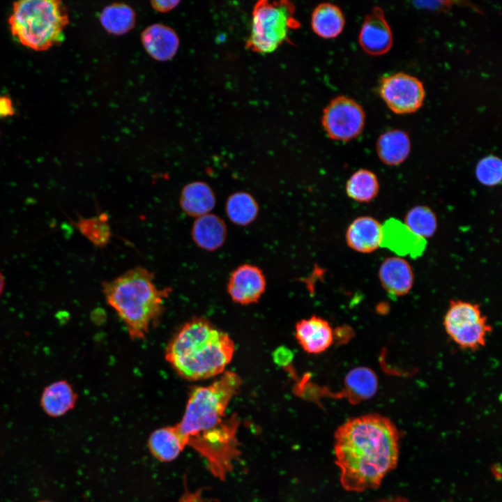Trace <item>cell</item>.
<instances>
[{
	"label": "cell",
	"instance_id": "6da1fadb",
	"mask_svg": "<svg viewBox=\"0 0 502 502\" xmlns=\"http://www.w3.org/2000/svg\"><path fill=\"white\" fill-rule=\"evenodd\" d=\"M334 451L344 489H375L397 466L400 433L388 418L378 413L350 418L335 433Z\"/></svg>",
	"mask_w": 502,
	"mask_h": 502
},
{
	"label": "cell",
	"instance_id": "7a4b0ae2",
	"mask_svg": "<svg viewBox=\"0 0 502 502\" xmlns=\"http://www.w3.org/2000/svg\"><path fill=\"white\" fill-rule=\"evenodd\" d=\"M241 385L236 373L225 371L211 384L196 387L190 393L176 427L186 446L194 448L206 462H222L238 452V420L234 415L227 418L225 411Z\"/></svg>",
	"mask_w": 502,
	"mask_h": 502
},
{
	"label": "cell",
	"instance_id": "3957f363",
	"mask_svg": "<svg viewBox=\"0 0 502 502\" xmlns=\"http://www.w3.org/2000/svg\"><path fill=\"white\" fill-rule=\"evenodd\" d=\"M235 351L233 340L208 319L192 318L173 335L165 358L173 370L189 381L222 374Z\"/></svg>",
	"mask_w": 502,
	"mask_h": 502
},
{
	"label": "cell",
	"instance_id": "277c9868",
	"mask_svg": "<svg viewBox=\"0 0 502 502\" xmlns=\"http://www.w3.org/2000/svg\"><path fill=\"white\" fill-rule=\"evenodd\" d=\"M107 304L124 323L134 340H144L161 317L172 289L159 288L153 273L144 267L129 269L102 283Z\"/></svg>",
	"mask_w": 502,
	"mask_h": 502
},
{
	"label": "cell",
	"instance_id": "5b68a950",
	"mask_svg": "<svg viewBox=\"0 0 502 502\" xmlns=\"http://www.w3.org/2000/svg\"><path fill=\"white\" fill-rule=\"evenodd\" d=\"M69 22L66 6L57 0H22L13 3L8 24L24 46L47 50L61 42Z\"/></svg>",
	"mask_w": 502,
	"mask_h": 502
},
{
	"label": "cell",
	"instance_id": "8992f818",
	"mask_svg": "<svg viewBox=\"0 0 502 502\" xmlns=\"http://www.w3.org/2000/svg\"><path fill=\"white\" fill-rule=\"evenodd\" d=\"M296 8L289 1H259L252 13L251 31L245 47L257 53L276 50L289 39L290 32L300 26Z\"/></svg>",
	"mask_w": 502,
	"mask_h": 502
},
{
	"label": "cell",
	"instance_id": "52a82bcc",
	"mask_svg": "<svg viewBox=\"0 0 502 502\" xmlns=\"http://www.w3.org/2000/svg\"><path fill=\"white\" fill-rule=\"evenodd\" d=\"M447 334L462 349L476 350L485 344L492 327L482 315L479 305L460 300H452L444 317Z\"/></svg>",
	"mask_w": 502,
	"mask_h": 502
},
{
	"label": "cell",
	"instance_id": "ba28073f",
	"mask_svg": "<svg viewBox=\"0 0 502 502\" xmlns=\"http://www.w3.org/2000/svg\"><path fill=\"white\" fill-rule=\"evenodd\" d=\"M365 122L362 107L354 100L344 96L333 98L323 112L321 123L331 139L348 142L358 137Z\"/></svg>",
	"mask_w": 502,
	"mask_h": 502
},
{
	"label": "cell",
	"instance_id": "9c48e42d",
	"mask_svg": "<svg viewBox=\"0 0 502 502\" xmlns=\"http://www.w3.org/2000/svg\"><path fill=\"white\" fill-rule=\"evenodd\" d=\"M379 93L389 109L399 114L418 110L425 96L423 83L416 77L404 73L382 77Z\"/></svg>",
	"mask_w": 502,
	"mask_h": 502
},
{
	"label": "cell",
	"instance_id": "30bf717a",
	"mask_svg": "<svg viewBox=\"0 0 502 502\" xmlns=\"http://www.w3.org/2000/svg\"><path fill=\"white\" fill-rule=\"evenodd\" d=\"M266 286L263 271L255 265L244 264L231 273L227 291L234 302L243 305H250L259 300Z\"/></svg>",
	"mask_w": 502,
	"mask_h": 502
},
{
	"label": "cell",
	"instance_id": "8fae6325",
	"mask_svg": "<svg viewBox=\"0 0 502 502\" xmlns=\"http://www.w3.org/2000/svg\"><path fill=\"white\" fill-rule=\"evenodd\" d=\"M426 245V239L414 234L397 219L390 218L382 225L380 247L390 250L399 257L418 258L423 255Z\"/></svg>",
	"mask_w": 502,
	"mask_h": 502
},
{
	"label": "cell",
	"instance_id": "7c38bea8",
	"mask_svg": "<svg viewBox=\"0 0 502 502\" xmlns=\"http://www.w3.org/2000/svg\"><path fill=\"white\" fill-rule=\"evenodd\" d=\"M393 41L392 31L383 10L374 7L365 18L360 31V45L368 54L379 56L390 50Z\"/></svg>",
	"mask_w": 502,
	"mask_h": 502
},
{
	"label": "cell",
	"instance_id": "4fadbf2b",
	"mask_svg": "<svg viewBox=\"0 0 502 502\" xmlns=\"http://www.w3.org/2000/svg\"><path fill=\"white\" fill-rule=\"evenodd\" d=\"M378 274L381 286L391 296H404L413 284L414 274L411 264L399 256L386 258Z\"/></svg>",
	"mask_w": 502,
	"mask_h": 502
},
{
	"label": "cell",
	"instance_id": "5bb4252c",
	"mask_svg": "<svg viewBox=\"0 0 502 502\" xmlns=\"http://www.w3.org/2000/svg\"><path fill=\"white\" fill-rule=\"evenodd\" d=\"M382 225L370 215L359 216L348 226L345 239L347 245L353 250L369 254L380 248Z\"/></svg>",
	"mask_w": 502,
	"mask_h": 502
},
{
	"label": "cell",
	"instance_id": "9a60e30c",
	"mask_svg": "<svg viewBox=\"0 0 502 502\" xmlns=\"http://www.w3.org/2000/svg\"><path fill=\"white\" fill-rule=\"evenodd\" d=\"M295 335L303 350L310 353H319L326 351L333 341V333L330 324L317 316L297 322Z\"/></svg>",
	"mask_w": 502,
	"mask_h": 502
},
{
	"label": "cell",
	"instance_id": "2e32d148",
	"mask_svg": "<svg viewBox=\"0 0 502 502\" xmlns=\"http://www.w3.org/2000/svg\"><path fill=\"white\" fill-rule=\"evenodd\" d=\"M195 243L206 251H215L225 243L227 229L225 221L219 216L208 213L197 218L192 227Z\"/></svg>",
	"mask_w": 502,
	"mask_h": 502
},
{
	"label": "cell",
	"instance_id": "e0dca14e",
	"mask_svg": "<svg viewBox=\"0 0 502 502\" xmlns=\"http://www.w3.org/2000/svg\"><path fill=\"white\" fill-rule=\"evenodd\" d=\"M216 203L215 195L208 184L203 181H194L182 189L179 204L187 215L198 218L210 212Z\"/></svg>",
	"mask_w": 502,
	"mask_h": 502
},
{
	"label": "cell",
	"instance_id": "ac0fdd59",
	"mask_svg": "<svg viewBox=\"0 0 502 502\" xmlns=\"http://www.w3.org/2000/svg\"><path fill=\"white\" fill-rule=\"evenodd\" d=\"M142 41L147 52L159 61L172 58L178 47V38L174 30L160 24L146 28L142 32Z\"/></svg>",
	"mask_w": 502,
	"mask_h": 502
},
{
	"label": "cell",
	"instance_id": "d6986e66",
	"mask_svg": "<svg viewBox=\"0 0 502 502\" xmlns=\"http://www.w3.org/2000/svg\"><path fill=\"white\" fill-rule=\"evenodd\" d=\"M376 149L379 160L383 164L397 166L403 163L410 154V138L403 130H390L379 136Z\"/></svg>",
	"mask_w": 502,
	"mask_h": 502
},
{
	"label": "cell",
	"instance_id": "ffe728a7",
	"mask_svg": "<svg viewBox=\"0 0 502 502\" xmlns=\"http://www.w3.org/2000/svg\"><path fill=\"white\" fill-rule=\"evenodd\" d=\"M77 394L67 381L60 380L47 386L43 390L40 405L46 414L59 417L72 409L77 402Z\"/></svg>",
	"mask_w": 502,
	"mask_h": 502
},
{
	"label": "cell",
	"instance_id": "44dd1931",
	"mask_svg": "<svg viewBox=\"0 0 502 502\" xmlns=\"http://www.w3.org/2000/svg\"><path fill=\"white\" fill-rule=\"evenodd\" d=\"M148 444L151 454L164 462L176 459L186 446L176 425L163 427L153 431L149 436Z\"/></svg>",
	"mask_w": 502,
	"mask_h": 502
},
{
	"label": "cell",
	"instance_id": "7402d4cb",
	"mask_svg": "<svg viewBox=\"0 0 502 502\" xmlns=\"http://www.w3.org/2000/svg\"><path fill=\"white\" fill-rule=\"evenodd\" d=\"M345 24V19L341 9L331 3H321L313 10L311 26L319 37L330 39L340 35Z\"/></svg>",
	"mask_w": 502,
	"mask_h": 502
},
{
	"label": "cell",
	"instance_id": "603a6c76",
	"mask_svg": "<svg viewBox=\"0 0 502 502\" xmlns=\"http://www.w3.org/2000/svg\"><path fill=\"white\" fill-rule=\"evenodd\" d=\"M347 195L359 203H369L378 195L380 184L374 172L359 169L353 172L346 183Z\"/></svg>",
	"mask_w": 502,
	"mask_h": 502
},
{
	"label": "cell",
	"instance_id": "cb8c5ba5",
	"mask_svg": "<svg viewBox=\"0 0 502 502\" xmlns=\"http://www.w3.org/2000/svg\"><path fill=\"white\" fill-rule=\"evenodd\" d=\"M225 211L231 222L246 226L257 218L259 208L254 197L247 192L240 191L231 194L227 199Z\"/></svg>",
	"mask_w": 502,
	"mask_h": 502
},
{
	"label": "cell",
	"instance_id": "d4e9b609",
	"mask_svg": "<svg viewBox=\"0 0 502 502\" xmlns=\"http://www.w3.org/2000/svg\"><path fill=\"white\" fill-rule=\"evenodd\" d=\"M377 388V379L374 372L365 367L351 370L345 378L346 396L351 402L368 399L374 395Z\"/></svg>",
	"mask_w": 502,
	"mask_h": 502
},
{
	"label": "cell",
	"instance_id": "484cf974",
	"mask_svg": "<svg viewBox=\"0 0 502 502\" xmlns=\"http://www.w3.org/2000/svg\"><path fill=\"white\" fill-rule=\"evenodd\" d=\"M404 223L416 235L426 239L434 235L438 227L437 217L427 206L416 205L404 216Z\"/></svg>",
	"mask_w": 502,
	"mask_h": 502
},
{
	"label": "cell",
	"instance_id": "4316f807",
	"mask_svg": "<svg viewBox=\"0 0 502 502\" xmlns=\"http://www.w3.org/2000/svg\"><path fill=\"white\" fill-rule=\"evenodd\" d=\"M103 27L109 33L123 34L132 28L135 14L132 9L123 3H116L104 8L100 16Z\"/></svg>",
	"mask_w": 502,
	"mask_h": 502
},
{
	"label": "cell",
	"instance_id": "83f0119b",
	"mask_svg": "<svg viewBox=\"0 0 502 502\" xmlns=\"http://www.w3.org/2000/svg\"><path fill=\"white\" fill-rule=\"evenodd\" d=\"M106 214L96 217L79 218L75 225L80 232L96 246L105 245L110 239L111 229Z\"/></svg>",
	"mask_w": 502,
	"mask_h": 502
},
{
	"label": "cell",
	"instance_id": "f1b7e54d",
	"mask_svg": "<svg viewBox=\"0 0 502 502\" xmlns=\"http://www.w3.org/2000/svg\"><path fill=\"white\" fill-rule=\"evenodd\" d=\"M475 175L483 185L494 187L499 185L502 178L501 160L494 155L482 158L476 166Z\"/></svg>",
	"mask_w": 502,
	"mask_h": 502
},
{
	"label": "cell",
	"instance_id": "f546056e",
	"mask_svg": "<svg viewBox=\"0 0 502 502\" xmlns=\"http://www.w3.org/2000/svg\"><path fill=\"white\" fill-rule=\"evenodd\" d=\"M15 111L11 99L7 96H0V117L6 118L14 115Z\"/></svg>",
	"mask_w": 502,
	"mask_h": 502
},
{
	"label": "cell",
	"instance_id": "4dcf8cb0",
	"mask_svg": "<svg viewBox=\"0 0 502 502\" xmlns=\"http://www.w3.org/2000/svg\"><path fill=\"white\" fill-rule=\"evenodd\" d=\"M153 7L160 12H167L174 8L178 3L177 1H153Z\"/></svg>",
	"mask_w": 502,
	"mask_h": 502
},
{
	"label": "cell",
	"instance_id": "1f68e13d",
	"mask_svg": "<svg viewBox=\"0 0 502 502\" xmlns=\"http://www.w3.org/2000/svg\"><path fill=\"white\" fill-rule=\"evenodd\" d=\"M381 502H411V501H408V500H406V499H404L395 498V499L384 500V501H381Z\"/></svg>",
	"mask_w": 502,
	"mask_h": 502
},
{
	"label": "cell",
	"instance_id": "d6a6232c",
	"mask_svg": "<svg viewBox=\"0 0 502 502\" xmlns=\"http://www.w3.org/2000/svg\"><path fill=\"white\" fill-rule=\"evenodd\" d=\"M3 286H4L3 277L2 274H1V272H0V295H1V292H2V291H3Z\"/></svg>",
	"mask_w": 502,
	"mask_h": 502
},
{
	"label": "cell",
	"instance_id": "836d02e7",
	"mask_svg": "<svg viewBox=\"0 0 502 502\" xmlns=\"http://www.w3.org/2000/svg\"><path fill=\"white\" fill-rule=\"evenodd\" d=\"M38 502H51V501H38Z\"/></svg>",
	"mask_w": 502,
	"mask_h": 502
}]
</instances>
